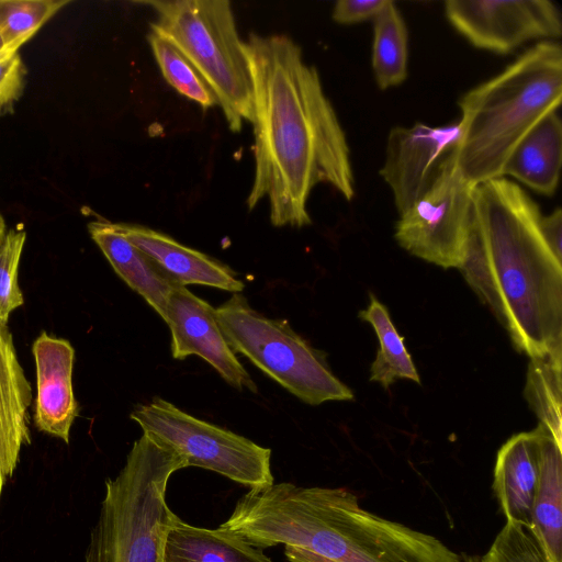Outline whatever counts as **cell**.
Wrapping results in <instances>:
<instances>
[{
  "mask_svg": "<svg viewBox=\"0 0 562 562\" xmlns=\"http://www.w3.org/2000/svg\"><path fill=\"white\" fill-rule=\"evenodd\" d=\"M562 164V123L558 112L544 116L517 145L503 177L551 196L559 186Z\"/></svg>",
  "mask_w": 562,
  "mask_h": 562,
  "instance_id": "d6986e66",
  "label": "cell"
},
{
  "mask_svg": "<svg viewBox=\"0 0 562 562\" xmlns=\"http://www.w3.org/2000/svg\"><path fill=\"white\" fill-rule=\"evenodd\" d=\"M88 231L114 271L164 319L168 295L177 283L119 233L113 223L92 221L88 224Z\"/></svg>",
  "mask_w": 562,
  "mask_h": 562,
  "instance_id": "ac0fdd59",
  "label": "cell"
},
{
  "mask_svg": "<svg viewBox=\"0 0 562 562\" xmlns=\"http://www.w3.org/2000/svg\"><path fill=\"white\" fill-rule=\"evenodd\" d=\"M562 100V49L540 41L499 74L468 90L458 101L461 134L456 165L473 186L503 177L521 139Z\"/></svg>",
  "mask_w": 562,
  "mask_h": 562,
  "instance_id": "277c9868",
  "label": "cell"
},
{
  "mask_svg": "<svg viewBox=\"0 0 562 562\" xmlns=\"http://www.w3.org/2000/svg\"><path fill=\"white\" fill-rule=\"evenodd\" d=\"M245 48L255 137L248 210L267 198L273 226L311 225L307 201L317 184L333 187L347 201L355 196L346 134L317 69L292 38L250 33Z\"/></svg>",
  "mask_w": 562,
  "mask_h": 562,
  "instance_id": "6da1fadb",
  "label": "cell"
},
{
  "mask_svg": "<svg viewBox=\"0 0 562 562\" xmlns=\"http://www.w3.org/2000/svg\"><path fill=\"white\" fill-rule=\"evenodd\" d=\"M3 49V44H2V41H1V37H0V52Z\"/></svg>",
  "mask_w": 562,
  "mask_h": 562,
  "instance_id": "d6a6232c",
  "label": "cell"
},
{
  "mask_svg": "<svg viewBox=\"0 0 562 562\" xmlns=\"http://www.w3.org/2000/svg\"><path fill=\"white\" fill-rule=\"evenodd\" d=\"M562 347L530 358L525 395L540 424L562 446Z\"/></svg>",
  "mask_w": 562,
  "mask_h": 562,
  "instance_id": "603a6c76",
  "label": "cell"
},
{
  "mask_svg": "<svg viewBox=\"0 0 562 562\" xmlns=\"http://www.w3.org/2000/svg\"><path fill=\"white\" fill-rule=\"evenodd\" d=\"M153 33L170 42L215 95L232 132L252 122L254 94L245 42L227 0H151Z\"/></svg>",
  "mask_w": 562,
  "mask_h": 562,
  "instance_id": "8992f818",
  "label": "cell"
},
{
  "mask_svg": "<svg viewBox=\"0 0 562 562\" xmlns=\"http://www.w3.org/2000/svg\"><path fill=\"white\" fill-rule=\"evenodd\" d=\"M539 477L537 428L510 437L498 450L493 491L506 521L529 527Z\"/></svg>",
  "mask_w": 562,
  "mask_h": 562,
  "instance_id": "2e32d148",
  "label": "cell"
},
{
  "mask_svg": "<svg viewBox=\"0 0 562 562\" xmlns=\"http://www.w3.org/2000/svg\"><path fill=\"white\" fill-rule=\"evenodd\" d=\"M359 317L371 324L379 340V350L370 368V381L380 383L386 390L397 379H408L419 384L420 379L404 337L393 325L387 308L371 295L369 306L359 312Z\"/></svg>",
  "mask_w": 562,
  "mask_h": 562,
  "instance_id": "7402d4cb",
  "label": "cell"
},
{
  "mask_svg": "<svg viewBox=\"0 0 562 562\" xmlns=\"http://www.w3.org/2000/svg\"><path fill=\"white\" fill-rule=\"evenodd\" d=\"M113 226L177 284L207 285L234 293L244 290V283L229 267L164 233L137 224Z\"/></svg>",
  "mask_w": 562,
  "mask_h": 562,
  "instance_id": "5bb4252c",
  "label": "cell"
},
{
  "mask_svg": "<svg viewBox=\"0 0 562 562\" xmlns=\"http://www.w3.org/2000/svg\"><path fill=\"white\" fill-rule=\"evenodd\" d=\"M26 70L19 50L0 52V112L20 99L25 85Z\"/></svg>",
  "mask_w": 562,
  "mask_h": 562,
  "instance_id": "83f0119b",
  "label": "cell"
},
{
  "mask_svg": "<svg viewBox=\"0 0 562 562\" xmlns=\"http://www.w3.org/2000/svg\"><path fill=\"white\" fill-rule=\"evenodd\" d=\"M537 431L539 477L528 529L550 562H562V446L541 425Z\"/></svg>",
  "mask_w": 562,
  "mask_h": 562,
  "instance_id": "e0dca14e",
  "label": "cell"
},
{
  "mask_svg": "<svg viewBox=\"0 0 562 562\" xmlns=\"http://www.w3.org/2000/svg\"><path fill=\"white\" fill-rule=\"evenodd\" d=\"M25 239L24 229L11 228L0 243V321L3 323L23 304L18 274Z\"/></svg>",
  "mask_w": 562,
  "mask_h": 562,
  "instance_id": "484cf974",
  "label": "cell"
},
{
  "mask_svg": "<svg viewBox=\"0 0 562 562\" xmlns=\"http://www.w3.org/2000/svg\"><path fill=\"white\" fill-rule=\"evenodd\" d=\"M161 562H273L263 550L220 526L206 529L191 526L178 516L168 526Z\"/></svg>",
  "mask_w": 562,
  "mask_h": 562,
  "instance_id": "ffe728a7",
  "label": "cell"
},
{
  "mask_svg": "<svg viewBox=\"0 0 562 562\" xmlns=\"http://www.w3.org/2000/svg\"><path fill=\"white\" fill-rule=\"evenodd\" d=\"M37 396L34 423L38 430L69 442L78 416L72 389L75 350L69 341L43 331L33 344Z\"/></svg>",
  "mask_w": 562,
  "mask_h": 562,
  "instance_id": "4fadbf2b",
  "label": "cell"
},
{
  "mask_svg": "<svg viewBox=\"0 0 562 562\" xmlns=\"http://www.w3.org/2000/svg\"><path fill=\"white\" fill-rule=\"evenodd\" d=\"M459 171L453 150L436 171L427 191L395 224V239L412 255L445 269H460L467 254L473 189Z\"/></svg>",
  "mask_w": 562,
  "mask_h": 562,
  "instance_id": "9c48e42d",
  "label": "cell"
},
{
  "mask_svg": "<svg viewBox=\"0 0 562 562\" xmlns=\"http://www.w3.org/2000/svg\"><path fill=\"white\" fill-rule=\"evenodd\" d=\"M164 321L171 333V353L182 360L195 355L211 364L237 390L257 392V386L226 342L215 319L214 308L186 286L170 291Z\"/></svg>",
  "mask_w": 562,
  "mask_h": 562,
  "instance_id": "7c38bea8",
  "label": "cell"
},
{
  "mask_svg": "<svg viewBox=\"0 0 562 562\" xmlns=\"http://www.w3.org/2000/svg\"><path fill=\"white\" fill-rule=\"evenodd\" d=\"M542 213L516 182L473 189L464 279L530 358L562 347V263L540 232Z\"/></svg>",
  "mask_w": 562,
  "mask_h": 562,
  "instance_id": "7a4b0ae2",
  "label": "cell"
},
{
  "mask_svg": "<svg viewBox=\"0 0 562 562\" xmlns=\"http://www.w3.org/2000/svg\"><path fill=\"white\" fill-rule=\"evenodd\" d=\"M540 232L553 255L562 260V211L557 207L547 215H541Z\"/></svg>",
  "mask_w": 562,
  "mask_h": 562,
  "instance_id": "f546056e",
  "label": "cell"
},
{
  "mask_svg": "<svg viewBox=\"0 0 562 562\" xmlns=\"http://www.w3.org/2000/svg\"><path fill=\"white\" fill-rule=\"evenodd\" d=\"M460 134L459 121L442 126L417 122L390 131L380 175L392 191L398 215L427 191L439 164L457 147Z\"/></svg>",
  "mask_w": 562,
  "mask_h": 562,
  "instance_id": "8fae6325",
  "label": "cell"
},
{
  "mask_svg": "<svg viewBox=\"0 0 562 562\" xmlns=\"http://www.w3.org/2000/svg\"><path fill=\"white\" fill-rule=\"evenodd\" d=\"M371 60L376 85L382 90L400 86L407 78L408 32L391 0L373 19Z\"/></svg>",
  "mask_w": 562,
  "mask_h": 562,
  "instance_id": "44dd1931",
  "label": "cell"
},
{
  "mask_svg": "<svg viewBox=\"0 0 562 562\" xmlns=\"http://www.w3.org/2000/svg\"><path fill=\"white\" fill-rule=\"evenodd\" d=\"M463 559H464V562H482V559L479 555H469V557H464Z\"/></svg>",
  "mask_w": 562,
  "mask_h": 562,
  "instance_id": "1f68e13d",
  "label": "cell"
},
{
  "mask_svg": "<svg viewBox=\"0 0 562 562\" xmlns=\"http://www.w3.org/2000/svg\"><path fill=\"white\" fill-rule=\"evenodd\" d=\"M147 41L165 80L176 91L203 110L218 105L207 85L170 42L153 32L148 34Z\"/></svg>",
  "mask_w": 562,
  "mask_h": 562,
  "instance_id": "d4e9b609",
  "label": "cell"
},
{
  "mask_svg": "<svg viewBox=\"0 0 562 562\" xmlns=\"http://www.w3.org/2000/svg\"><path fill=\"white\" fill-rule=\"evenodd\" d=\"M68 3V0H0V37L3 50H19Z\"/></svg>",
  "mask_w": 562,
  "mask_h": 562,
  "instance_id": "cb8c5ba5",
  "label": "cell"
},
{
  "mask_svg": "<svg viewBox=\"0 0 562 562\" xmlns=\"http://www.w3.org/2000/svg\"><path fill=\"white\" fill-rule=\"evenodd\" d=\"M130 417L187 467L214 471L250 488L273 484L269 448L201 420L164 398L137 405Z\"/></svg>",
  "mask_w": 562,
  "mask_h": 562,
  "instance_id": "ba28073f",
  "label": "cell"
},
{
  "mask_svg": "<svg viewBox=\"0 0 562 562\" xmlns=\"http://www.w3.org/2000/svg\"><path fill=\"white\" fill-rule=\"evenodd\" d=\"M7 233V226L3 216L0 213V243Z\"/></svg>",
  "mask_w": 562,
  "mask_h": 562,
  "instance_id": "4dcf8cb0",
  "label": "cell"
},
{
  "mask_svg": "<svg viewBox=\"0 0 562 562\" xmlns=\"http://www.w3.org/2000/svg\"><path fill=\"white\" fill-rule=\"evenodd\" d=\"M482 562H550L539 542L520 524L506 521Z\"/></svg>",
  "mask_w": 562,
  "mask_h": 562,
  "instance_id": "4316f807",
  "label": "cell"
},
{
  "mask_svg": "<svg viewBox=\"0 0 562 562\" xmlns=\"http://www.w3.org/2000/svg\"><path fill=\"white\" fill-rule=\"evenodd\" d=\"M445 13L473 46L496 54L533 40L553 41L562 33L560 11L549 0H448Z\"/></svg>",
  "mask_w": 562,
  "mask_h": 562,
  "instance_id": "30bf717a",
  "label": "cell"
},
{
  "mask_svg": "<svg viewBox=\"0 0 562 562\" xmlns=\"http://www.w3.org/2000/svg\"><path fill=\"white\" fill-rule=\"evenodd\" d=\"M387 0H339L333 8L331 18L338 24H355L373 20Z\"/></svg>",
  "mask_w": 562,
  "mask_h": 562,
  "instance_id": "f1b7e54d",
  "label": "cell"
},
{
  "mask_svg": "<svg viewBox=\"0 0 562 562\" xmlns=\"http://www.w3.org/2000/svg\"><path fill=\"white\" fill-rule=\"evenodd\" d=\"M214 315L234 353L248 358L301 401L318 405L353 400L351 390L331 372L325 353L297 335L286 319L263 316L239 292L214 308Z\"/></svg>",
  "mask_w": 562,
  "mask_h": 562,
  "instance_id": "52a82bcc",
  "label": "cell"
},
{
  "mask_svg": "<svg viewBox=\"0 0 562 562\" xmlns=\"http://www.w3.org/2000/svg\"><path fill=\"white\" fill-rule=\"evenodd\" d=\"M32 391L18 360L7 323L0 321V493L19 461L23 445L31 442L27 408Z\"/></svg>",
  "mask_w": 562,
  "mask_h": 562,
  "instance_id": "9a60e30c",
  "label": "cell"
},
{
  "mask_svg": "<svg viewBox=\"0 0 562 562\" xmlns=\"http://www.w3.org/2000/svg\"><path fill=\"white\" fill-rule=\"evenodd\" d=\"M183 468L173 450L143 432L122 470L105 483L85 562H161L165 532L176 517L167 486Z\"/></svg>",
  "mask_w": 562,
  "mask_h": 562,
  "instance_id": "5b68a950",
  "label": "cell"
},
{
  "mask_svg": "<svg viewBox=\"0 0 562 562\" xmlns=\"http://www.w3.org/2000/svg\"><path fill=\"white\" fill-rule=\"evenodd\" d=\"M290 562H464L436 537L378 516L345 487L273 483L250 488L221 525Z\"/></svg>",
  "mask_w": 562,
  "mask_h": 562,
  "instance_id": "3957f363",
  "label": "cell"
}]
</instances>
